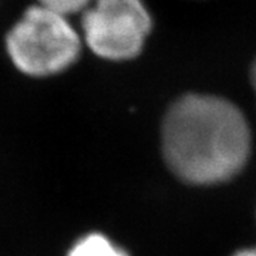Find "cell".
<instances>
[{"label": "cell", "mask_w": 256, "mask_h": 256, "mask_svg": "<svg viewBox=\"0 0 256 256\" xmlns=\"http://www.w3.org/2000/svg\"><path fill=\"white\" fill-rule=\"evenodd\" d=\"M161 152L170 172L185 185H220L246 168L252 132L245 114L230 100L188 92L165 111Z\"/></svg>", "instance_id": "cell-1"}, {"label": "cell", "mask_w": 256, "mask_h": 256, "mask_svg": "<svg viewBox=\"0 0 256 256\" xmlns=\"http://www.w3.org/2000/svg\"><path fill=\"white\" fill-rule=\"evenodd\" d=\"M6 52L20 73L48 77L63 73L77 62L82 38L67 16L37 4L9 30Z\"/></svg>", "instance_id": "cell-2"}, {"label": "cell", "mask_w": 256, "mask_h": 256, "mask_svg": "<svg viewBox=\"0 0 256 256\" xmlns=\"http://www.w3.org/2000/svg\"><path fill=\"white\" fill-rule=\"evenodd\" d=\"M152 28L141 0H94L82 12V33L96 56L110 62L137 57Z\"/></svg>", "instance_id": "cell-3"}, {"label": "cell", "mask_w": 256, "mask_h": 256, "mask_svg": "<svg viewBox=\"0 0 256 256\" xmlns=\"http://www.w3.org/2000/svg\"><path fill=\"white\" fill-rule=\"evenodd\" d=\"M67 256H130L102 234H88L78 239Z\"/></svg>", "instance_id": "cell-4"}, {"label": "cell", "mask_w": 256, "mask_h": 256, "mask_svg": "<svg viewBox=\"0 0 256 256\" xmlns=\"http://www.w3.org/2000/svg\"><path fill=\"white\" fill-rule=\"evenodd\" d=\"M94 0H38V4L58 12L64 16L84 12Z\"/></svg>", "instance_id": "cell-5"}, {"label": "cell", "mask_w": 256, "mask_h": 256, "mask_svg": "<svg viewBox=\"0 0 256 256\" xmlns=\"http://www.w3.org/2000/svg\"><path fill=\"white\" fill-rule=\"evenodd\" d=\"M230 256H256V246L242 248V249H238L236 252H234Z\"/></svg>", "instance_id": "cell-6"}, {"label": "cell", "mask_w": 256, "mask_h": 256, "mask_svg": "<svg viewBox=\"0 0 256 256\" xmlns=\"http://www.w3.org/2000/svg\"><path fill=\"white\" fill-rule=\"evenodd\" d=\"M249 78H250V84H252V87H254V92H255V94H256V58L254 60L252 66H250Z\"/></svg>", "instance_id": "cell-7"}]
</instances>
